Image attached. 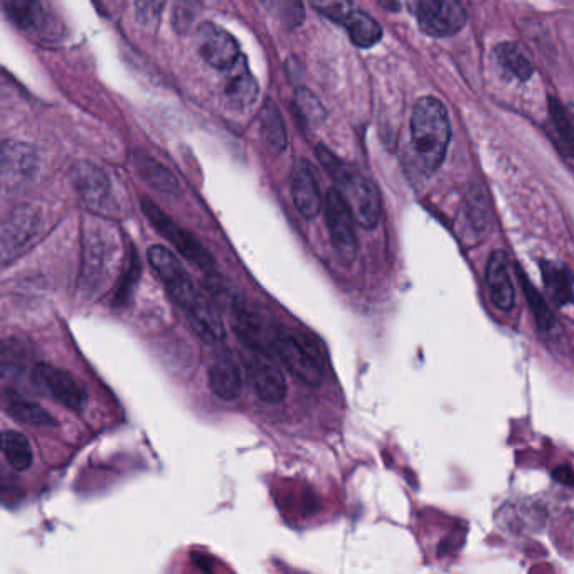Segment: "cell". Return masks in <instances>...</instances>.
<instances>
[{
  "instance_id": "cell-1",
  "label": "cell",
  "mask_w": 574,
  "mask_h": 574,
  "mask_svg": "<svg viewBox=\"0 0 574 574\" xmlns=\"http://www.w3.org/2000/svg\"><path fill=\"white\" fill-rule=\"evenodd\" d=\"M149 263L159 275L177 305L184 310L187 319L202 341L208 344H219L226 337L223 320L219 319L204 293L199 292L196 283L187 272L181 260L165 246L154 245L149 248Z\"/></svg>"
},
{
  "instance_id": "cell-2",
  "label": "cell",
  "mask_w": 574,
  "mask_h": 574,
  "mask_svg": "<svg viewBox=\"0 0 574 574\" xmlns=\"http://www.w3.org/2000/svg\"><path fill=\"white\" fill-rule=\"evenodd\" d=\"M450 137V120L442 101L433 96L418 100L411 115V139L423 172L433 174L442 167Z\"/></svg>"
},
{
  "instance_id": "cell-3",
  "label": "cell",
  "mask_w": 574,
  "mask_h": 574,
  "mask_svg": "<svg viewBox=\"0 0 574 574\" xmlns=\"http://www.w3.org/2000/svg\"><path fill=\"white\" fill-rule=\"evenodd\" d=\"M272 352L287 367L288 373L307 386H319L324 379V367L319 347L309 335L277 327Z\"/></svg>"
},
{
  "instance_id": "cell-4",
  "label": "cell",
  "mask_w": 574,
  "mask_h": 574,
  "mask_svg": "<svg viewBox=\"0 0 574 574\" xmlns=\"http://www.w3.org/2000/svg\"><path fill=\"white\" fill-rule=\"evenodd\" d=\"M315 11L335 24L346 27L357 48H371L383 38V29L373 17L359 11L352 0H310Z\"/></svg>"
},
{
  "instance_id": "cell-5",
  "label": "cell",
  "mask_w": 574,
  "mask_h": 574,
  "mask_svg": "<svg viewBox=\"0 0 574 574\" xmlns=\"http://www.w3.org/2000/svg\"><path fill=\"white\" fill-rule=\"evenodd\" d=\"M408 9L431 38H450L462 31L467 14L458 0H406Z\"/></svg>"
},
{
  "instance_id": "cell-6",
  "label": "cell",
  "mask_w": 574,
  "mask_h": 574,
  "mask_svg": "<svg viewBox=\"0 0 574 574\" xmlns=\"http://www.w3.org/2000/svg\"><path fill=\"white\" fill-rule=\"evenodd\" d=\"M325 221L335 253L344 263H352L357 255V236L354 213L346 196L339 189H330L325 196Z\"/></svg>"
},
{
  "instance_id": "cell-7",
  "label": "cell",
  "mask_w": 574,
  "mask_h": 574,
  "mask_svg": "<svg viewBox=\"0 0 574 574\" xmlns=\"http://www.w3.org/2000/svg\"><path fill=\"white\" fill-rule=\"evenodd\" d=\"M334 181L344 189L342 194L346 196L357 223L364 229L376 228L383 214L378 187L347 165L341 176L335 177Z\"/></svg>"
},
{
  "instance_id": "cell-8",
  "label": "cell",
  "mask_w": 574,
  "mask_h": 574,
  "mask_svg": "<svg viewBox=\"0 0 574 574\" xmlns=\"http://www.w3.org/2000/svg\"><path fill=\"white\" fill-rule=\"evenodd\" d=\"M9 21L36 41H58L63 27L41 0H4Z\"/></svg>"
},
{
  "instance_id": "cell-9",
  "label": "cell",
  "mask_w": 574,
  "mask_h": 574,
  "mask_svg": "<svg viewBox=\"0 0 574 574\" xmlns=\"http://www.w3.org/2000/svg\"><path fill=\"white\" fill-rule=\"evenodd\" d=\"M142 209H144L145 216L149 218L150 223L159 231L165 240L171 241L172 245L176 246L177 251L181 253L187 261H191L197 268H201L204 272H209L214 268V258L211 256L204 246L184 229L179 228L174 221H172L167 214L162 213L154 202L149 199H142Z\"/></svg>"
},
{
  "instance_id": "cell-10",
  "label": "cell",
  "mask_w": 574,
  "mask_h": 574,
  "mask_svg": "<svg viewBox=\"0 0 574 574\" xmlns=\"http://www.w3.org/2000/svg\"><path fill=\"white\" fill-rule=\"evenodd\" d=\"M115 245L98 231L88 234L83 248L81 263V285L88 295L98 292L107 278L112 277L115 266Z\"/></svg>"
},
{
  "instance_id": "cell-11",
  "label": "cell",
  "mask_w": 574,
  "mask_h": 574,
  "mask_svg": "<svg viewBox=\"0 0 574 574\" xmlns=\"http://www.w3.org/2000/svg\"><path fill=\"white\" fill-rule=\"evenodd\" d=\"M41 231V216L36 209L21 206L14 209L2 224V263L16 260L22 251L29 248Z\"/></svg>"
},
{
  "instance_id": "cell-12",
  "label": "cell",
  "mask_w": 574,
  "mask_h": 574,
  "mask_svg": "<svg viewBox=\"0 0 574 574\" xmlns=\"http://www.w3.org/2000/svg\"><path fill=\"white\" fill-rule=\"evenodd\" d=\"M197 44L204 61L223 73L231 70L243 58L238 41L213 22H202L199 26Z\"/></svg>"
},
{
  "instance_id": "cell-13",
  "label": "cell",
  "mask_w": 574,
  "mask_h": 574,
  "mask_svg": "<svg viewBox=\"0 0 574 574\" xmlns=\"http://www.w3.org/2000/svg\"><path fill=\"white\" fill-rule=\"evenodd\" d=\"M34 379L64 408L75 413L85 410L86 389L76 381L73 374L49 364H38L34 367Z\"/></svg>"
},
{
  "instance_id": "cell-14",
  "label": "cell",
  "mask_w": 574,
  "mask_h": 574,
  "mask_svg": "<svg viewBox=\"0 0 574 574\" xmlns=\"http://www.w3.org/2000/svg\"><path fill=\"white\" fill-rule=\"evenodd\" d=\"M231 315H233L234 334L238 335L243 346L248 347L250 352H263V354L272 352L273 337L277 329L270 330L250 303L241 298L234 300Z\"/></svg>"
},
{
  "instance_id": "cell-15",
  "label": "cell",
  "mask_w": 574,
  "mask_h": 574,
  "mask_svg": "<svg viewBox=\"0 0 574 574\" xmlns=\"http://www.w3.org/2000/svg\"><path fill=\"white\" fill-rule=\"evenodd\" d=\"M248 376L258 398L266 404H280L287 396V383L280 367L270 354L251 352L248 359Z\"/></svg>"
},
{
  "instance_id": "cell-16",
  "label": "cell",
  "mask_w": 574,
  "mask_h": 574,
  "mask_svg": "<svg viewBox=\"0 0 574 574\" xmlns=\"http://www.w3.org/2000/svg\"><path fill=\"white\" fill-rule=\"evenodd\" d=\"M485 285L489 288L490 300L500 312H511L516 305V287L512 282L509 260L504 251L497 250L490 255L485 266Z\"/></svg>"
},
{
  "instance_id": "cell-17",
  "label": "cell",
  "mask_w": 574,
  "mask_h": 574,
  "mask_svg": "<svg viewBox=\"0 0 574 574\" xmlns=\"http://www.w3.org/2000/svg\"><path fill=\"white\" fill-rule=\"evenodd\" d=\"M292 196L298 213L303 218H315L322 209V196H320L319 184L315 179L314 171L307 160H302L295 167L292 181Z\"/></svg>"
},
{
  "instance_id": "cell-18",
  "label": "cell",
  "mask_w": 574,
  "mask_h": 574,
  "mask_svg": "<svg viewBox=\"0 0 574 574\" xmlns=\"http://www.w3.org/2000/svg\"><path fill=\"white\" fill-rule=\"evenodd\" d=\"M209 388L223 401L240 398L243 389L241 369L229 352H223L214 359L213 366L209 369Z\"/></svg>"
},
{
  "instance_id": "cell-19",
  "label": "cell",
  "mask_w": 574,
  "mask_h": 574,
  "mask_svg": "<svg viewBox=\"0 0 574 574\" xmlns=\"http://www.w3.org/2000/svg\"><path fill=\"white\" fill-rule=\"evenodd\" d=\"M226 86L224 93L233 107L246 108L255 103L258 96V83L251 75L246 59L241 58L231 70L226 71Z\"/></svg>"
},
{
  "instance_id": "cell-20",
  "label": "cell",
  "mask_w": 574,
  "mask_h": 574,
  "mask_svg": "<svg viewBox=\"0 0 574 574\" xmlns=\"http://www.w3.org/2000/svg\"><path fill=\"white\" fill-rule=\"evenodd\" d=\"M75 182L78 191H80L83 201L90 208H100L108 196L110 182L103 172L91 164H80L76 167Z\"/></svg>"
},
{
  "instance_id": "cell-21",
  "label": "cell",
  "mask_w": 574,
  "mask_h": 574,
  "mask_svg": "<svg viewBox=\"0 0 574 574\" xmlns=\"http://www.w3.org/2000/svg\"><path fill=\"white\" fill-rule=\"evenodd\" d=\"M541 273H543L544 285L548 290L549 297L559 305H569L574 302V280L573 275L568 270V266L554 261H543L541 263Z\"/></svg>"
},
{
  "instance_id": "cell-22",
  "label": "cell",
  "mask_w": 574,
  "mask_h": 574,
  "mask_svg": "<svg viewBox=\"0 0 574 574\" xmlns=\"http://www.w3.org/2000/svg\"><path fill=\"white\" fill-rule=\"evenodd\" d=\"M261 133L268 150L275 155L282 154L287 147V130L282 115L273 101H266L261 113Z\"/></svg>"
},
{
  "instance_id": "cell-23",
  "label": "cell",
  "mask_w": 574,
  "mask_h": 574,
  "mask_svg": "<svg viewBox=\"0 0 574 574\" xmlns=\"http://www.w3.org/2000/svg\"><path fill=\"white\" fill-rule=\"evenodd\" d=\"M2 452L6 462L17 472H24L34 460L31 442L21 431L7 430L2 435Z\"/></svg>"
},
{
  "instance_id": "cell-24",
  "label": "cell",
  "mask_w": 574,
  "mask_h": 574,
  "mask_svg": "<svg viewBox=\"0 0 574 574\" xmlns=\"http://www.w3.org/2000/svg\"><path fill=\"white\" fill-rule=\"evenodd\" d=\"M549 117H551V133L559 152L564 157H574V130L569 122L568 113L556 98H549Z\"/></svg>"
},
{
  "instance_id": "cell-25",
  "label": "cell",
  "mask_w": 574,
  "mask_h": 574,
  "mask_svg": "<svg viewBox=\"0 0 574 574\" xmlns=\"http://www.w3.org/2000/svg\"><path fill=\"white\" fill-rule=\"evenodd\" d=\"M6 411L14 420L21 421L24 425L34 428H49L56 426V420L44 410L43 406L27 401L22 398H9L6 403Z\"/></svg>"
},
{
  "instance_id": "cell-26",
  "label": "cell",
  "mask_w": 574,
  "mask_h": 574,
  "mask_svg": "<svg viewBox=\"0 0 574 574\" xmlns=\"http://www.w3.org/2000/svg\"><path fill=\"white\" fill-rule=\"evenodd\" d=\"M495 59L502 66V70L514 76L516 80L527 81L534 75L532 64L527 61L526 56L521 53V49L516 44L502 43L495 48Z\"/></svg>"
},
{
  "instance_id": "cell-27",
  "label": "cell",
  "mask_w": 574,
  "mask_h": 574,
  "mask_svg": "<svg viewBox=\"0 0 574 574\" xmlns=\"http://www.w3.org/2000/svg\"><path fill=\"white\" fill-rule=\"evenodd\" d=\"M517 272L521 275L524 295H526L527 302H529V307H531L532 310V315H534V319H536L537 327L544 330V332H551V330L558 325V320L554 317L553 310H551V307L546 303L543 295L537 292V288L527 280L524 272H522V270H517Z\"/></svg>"
},
{
  "instance_id": "cell-28",
  "label": "cell",
  "mask_w": 574,
  "mask_h": 574,
  "mask_svg": "<svg viewBox=\"0 0 574 574\" xmlns=\"http://www.w3.org/2000/svg\"><path fill=\"white\" fill-rule=\"evenodd\" d=\"M137 165H139L140 176L144 177V181L149 182L150 186L155 187L157 191L165 192V194H176L179 191L176 177L172 176L171 172L162 167L159 162H155L150 157H139Z\"/></svg>"
},
{
  "instance_id": "cell-29",
  "label": "cell",
  "mask_w": 574,
  "mask_h": 574,
  "mask_svg": "<svg viewBox=\"0 0 574 574\" xmlns=\"http://www.w3.org/2000/svg\"><path fill=\"white\" fill-rule=\"evenodd\" d=\"M266 11L277 17L287 29L298 27L305 21V7L302 0H260Z\"/></svg>"
},
{
  "instance_id": "cell-30",
  "label": "cell",
  "mask_w": 574,
  "mask_h": 574,
  "mask_svg": "<svg viewBox=\"0 0 574 574\" xmlns=\"http://www.w3.org/2000/svg\"><path fill=\"white\" fill-rule=\"evenodd\" d=\"M295 105H297L298 113L303 118V122L307 123L309 127H319L320 123L325 120V110L317 96L312 91L302 90L297 91L295 95Z\"/></svg>"
},
{
  "instance_id": "cell-31",
  "label": "cell",
  "mask_w": 574,
  "mask_h": 574,
  "mask_svg": "<svg viewBox=\"0 0 574 574\" xmlns=\"http://www.w3.org/2000/svg\"><path fill=\"white\" fill-rule=\"evenodd\" d=\"M199 9H201L199 0H177L176 7H174V17H172L174 29L181 34L189 31Z\"/></svg>"
},
{
  "instance_id": "cell-32",
  "label": "cell",
  "mask_w": 574,
  "mask_h": 574,
  "mask_svg": "<svg viewBox=\"0 0 574 574\" xmlns=\"http://www.w3.org/2000/svg\"><path fill=\"white\" fill-rule=\"evenodd\" d=\"M140 275V263L139 258H137V253H132V258H130V263H128L127 272L123 275L122 283L117 290V297H115V303L120 305V303H125L128 295L132 293L135 283L139 280Z\"/></svg>"
},
{
  "instance_id": "cell-33",
  "label": "cell",
  "mask_w": 574,
  "mask_h": 574,
  "mask_svg": "<svg viewBox=\"0 0 574 574\" xmlns=\"http://www.w3.org/2000/svg\"><path fill=\"white\" fill-rule=\"evenodd\" d=\"M165 0H135L137 19L142 24H152L157 21L160 12L164 9Z\"/></svg>"
},
{
  "instance_id": "cell-34",
  "label": "cell",
  "mask_w": 574,
  "mask_h": 574,
  "mask_svg": "<svg viewBox=\"0 0 574 574\" xmlns=\"http://www.w3.org/2000/svg\"><path fill=\"white\" fill-rule=\"evenodd\" d=\"M554 480H558L559 484L564 485H573L574 484V472L571 468L566 467H558L553 472Z\"/></svg>"
},
{
  "instance_id": "cell-35",
  "label": "cell",
  "mask_w": 574,
  "mask_h": 574,
  "mask_svg": "<svg viewBox=\"0 0 574 574\" xmlns=\"http://www.w3.org/2000/svg\"><path fill=\"white\" fill-rule=\"evenodd\" d=\"M381 6L386 7L389 11H398V2L396 0H381Z\"/></svg>"
}]
</instances>
